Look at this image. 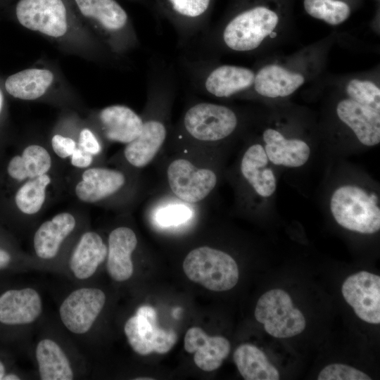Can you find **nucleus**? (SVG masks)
Returning <instances> with one entry per match:
<instances>
[{
    "label": "nucleus",
    "mask_w": 380,
    "mask_h": 380,
    "mask_svg": "<svg viewBox=\"0 0 380 380\" xmlns=\"http://www.w3.org/2000/svg\"><path fill=\"white\" fill-rule=\"evenodd\" d=\"M80 14L116 53L137 44V37L125 10L115 0H74Z\"/></svg>",
    "instance_id": "3"
},
{
    "label": "nucleus",
    "mask_w": 380,
    "mask_h": 380,
    "mask_svg": "<svg viewBox=\"0 0 380 380\" xmlns=\"http://www.w3.org/2000/svg\"><path fill=\"white\" fill-rule=\"evenodd\" d=\"M78 147L91 155H96L101 151V145L99 141L94 133L87 128H84L80 132Z\"/></svg>",
    "instance_id": "36"
},
{
    "label": "nucleus",
    "mask_w": 380,
    "mask_h": 380,
    "mask_svg": "<svg viewBox=\"0 0 380 380\" xmlns=\"http://www.w3.org/2000/svg\"><path fill=\"white\" fill-rule=\"evenodd\" d=\"M51 145L56 155L62 158L70 156L77 147L76 142L72 139L60 134L52 137Z\"/></svg>",
    "instance_id": "35"
},
{
    "label": "nucleus",
    "mask_w": 380,
    "mask_h": 380,
    "mask_svg": "<svg viewBox=\"0 0 380 380\" xmlns=\"http://www.w3.org/2000/svg\"><path fill=\"white\" fill-rule=\"evenodd\" d=\"M269 159L260 144H253L245 151L240 163L243 177L260 197L269 198L276 191L277 179L269 166Z\"/></svg>",
    "instance_id": "18"
},
{
    "label": "nucleus",
    "mask_w": 380,
    "mask_h": 380,
    "mask_svg": "<svg viewBox=\"0 0 380 380\" xmlns=\"http://www.w3.org/2000/svg\"><path fill=\"white\" fill-rule=\"evenodd\" d=\"M15 14L24 27L47 37H62L68 29V12L63 0H20Z\"/></svg>",
    "instance_id": "11"
},
{
    "label": "nucleus",
    "mask_w": 380,
    "mask_h": 380,
    "mask_svg": "<svg viewBox=\"0 0 380 380\" xmlns=\"http://www.w3.org/2000/svg\"><path fill=\"white\" fill-rule=\"evenodd\" d=\"M330 210L342 227L372 234L380 229L379 198L376 194L358 185L345 184L332 193Z\"/></svg>",
    "instance_id": "2"
},
{
    "label": "nucleus",
    "mask_w": 380,
    "mask_h": 380,
    "mask_svg": "<svg viewBox=\"0 0 380 380\" xmlns=\"http://www.w3.org/2000/svg\"><path fill=\"white\" fill-rule=\"evenodd\" d=\"M1 103H2V100H1V94H0V110H1Z\"/></svg>",
    "instance_id": "43"
},
{
    "label": "nucleus",
    "mask_w": 380,
    "mask_h": 380,
    "mask_svg": "<svg viewBox=\"0 0 380 380\" xmlns=\"http://www.w3.org/2000/svg\"><path fill=\"white\" fill-rule=\"evenodd\" d=\"M92 156L93 155L81 148L76 147L71 155V163L77 167H87L90 165L93 160Z\"/></svg>",
    "instance_id": "37"
},
{
    "label": "nucleus",
    "mask_w": 380,
    "mask_h": 380,
    "mask_svg": "<svg viewBox=\"0 0 380 380\" xmlns=\"http://www.w3.org/2000/svg\"><path fill=\"white\" fill-rule=\"evenodd\" d=\"M277 13L265 6H255L236 15L224 27L221 39L229 49L247 52L256 49L277 27Z\"/></svg>",
    "instance_id": "6"
},
{
    "label": "nucleus",
    "mask_w": 380,
    "mask_h": 380,
    "mask_svg": "<svg viewBox=\"0 0 380 380\" xmlns=\"http://www.w3.org/2000/svg\"><path fill=\"white\" fill-rule=\"evenodd\" d=\"M75 187L77 198L95 203L118 192L125 183L124 174L117 170L93 167L85 170Z\"/></svg>",
    "instance_id": "21"
},
{
    "label": "nucleus",
    "mask_w": 380,
    "mask_h": 380,
    "mask_svg": "<svg viewBox=\"0 0 380 380\" xmlns=\"http://www.w3.org/2000/svg\"><path fill=\"white\" fill-rule=\"evenodd\" d=\"M75 217L68 213H61L51 220L42 223L34 236V248L37 255L44 260L58 254L63 241L73 231Z\"/></svg>",
    "instance_id": "24"
},
{
    "label": "nucleus",
    "mask_w": 380,
    "mask_h": 380,
    "mask_svg": "<svg viewBox=\"0 0 380 380\" xmlns=\"http://www.w3.org/2000/svg\"><path fill=\"white\" fill-rule=\"evenodd\" d=\"M106 268L116 281L128 280L133 274L132 254L137 246L134 232L127 227L113 229L108 236Z\"/></svg>",
    "instance_id": "17"
},
{
    "label": "nucleus",
    "mask_w": 380,
    "mask_h": 380,
    "mask_svg": "<svg viewBox=\"0 0 380 380\" xmlns=\"http://www.w3.org/2000/svg\"><path fill=\"white\" fill-rule=\"evenodd\" d=\"M234 361L246 380H278V370L269 362L265 354L256 346L245 343L234 353Z\"/></svg>",
    "instance_id": "28"
},
{
    "label": "nucleus",
    "mask_w": 380,
    "mask_h": 380,
    "mask_svg": "<svg viewBox=\"0 0 380 380\" xmlns=\"http://www.w3.org/2000/svg\"><path fill=\"white\" fill-rule=\"evenodd\" d=\"M51 166L48 151L39 145L26 147L22 156H14L8 165V173L13 179L23 181L46 174Z\"/></svg>",
    "instance_id": "29"
},
{
    "label": "nucleus",
    "mask_w": 380,
    "mask_h": 380,
    "mask_svg": "<svg viewBox=\"0 0 380 380\" xmlns=\"http://www.w3.org/2000/svg\"><path fill=\"white\" fill-rule=\"evenodd\" d=\"M183 38L192 37L201 27L211 0H160Z\"/></svg>",
    "instance_id": "25"
},
{
    "label": "nucleus",
    "mask_w": 380,
    "mask_h": 380,
    "mask_svg": "<svg viewBox=\"0 0 380 380\" xmlns=\"http://www.w3.org/2000/svg\"><path fill=\"white\" fill-rule=\"evenodd\" d=\"M184 349L194 353L196 365L205 372L219 368L230 352L229 341L221 336H208L201 328L191 327L184 336Z\"/></svg>",
    "instance_id": "15"
},
{
    "label": "nucleus",
    "mask_w": 380,
    "mask_h": 380,
    "mask_svg": "<svg viewBox=\"0 0 380 380\" xmlns=\"http://www.w3.org/2000/svg\"><path fill=\"white\" fill-rule=\"evenodd\" d=\"M238 124V116L229 107L202 101L187 108L181 121L180 130L194 141L213 144L229 137Z\"/></svg>",
    "instance_id": "5"
},
{
    "label": "nucleus",
    "mask_w": 380,
    "mask_h": 380,
    "mask_svg": "<svg viewBox=\"0 0 380 380\" xmlns=\"http://www.w3.org/2000/svg\"><path fill=\"white\" fill-rule=\"evenodd\" d=\"M4 380H18L20 379V377L15 374H8L5 375L3 378Z\"/></svg>",
    "instance_id": "39"
},
{
    "label": "nucleus",
    "mask_w": 380,
    "mask_h": 380,
    "mask_svg": "<svg viewBox=\"0 0 380 380\" xmlns=\"http://www.w3.org/2000/svg\"><path fill=\"white\" fill-rule=\"evenodd\" d=\"M53 72L44 68H28L9 76L5 82L6 91L22 100L42 96L53 83Z\"/></svg>",
    "instance_id": "26"
},
{
    "label": "nucleus",
    "mask_w": 380,
    "mask_h": 380,
    "mask_svg": "<svg viewBox=\"0 0 380 380\" xmlns=\"http://www.w3.org/2000/svg\"><path fill=\"white\" fill-rule=\"evenodd\" d=\"M43 310L39 293L32 288L11 289L0 296V322L24 325L35 322Z\"/></svg>",
    "instance_id": "16"
},
{
    "label": "nucleus",
    "mask_w": 380,
    "mask_h": 380,
    "mask_svg": "<svg viewBox=\"0 0 380 380\" xmlns=\"http://www.w3.org/2000/svg\"><path fill=\"white\" fill-rule=\"evenodd\" d=\"M108 246L101 236L94 232L82 235L69 261V267L74 276L87 279L96 272L99 266L107 257Z\"/></svg>",
    "instance_id": "22"
},
{
    "label": "nucleus",
    "mask_w": 380,
    "mask_h": 380,
    "mask_svg": "<svg viewBox=\"0 0 380 380\" xmlns=\"http://www.w3.org/2000/svg\"><path fill=\"white\" fill-rule=\"evenodd\" d=\"M5 376V367L1 361H0V380L3 379Z\"/></svg>",
    "instance_id": "40"
},
{
    "label": "nucleus",
    "mask_w": 380,
    "mask_h": 380,
    "mask_svg": "<svg viewBox=\"0 0 380 380\" xmlns=\"http://www.w3.org/2000/svg\"><path fill=\"white\" fill-rule=\"evenodd\" d=\"M11 260L10 255L5 251L0 249V269L6 267Z\"/></svg>",
    "instance_id": "38"
},
{
    "label": "nucleus",
    "mask_w": 380,
    "mask_h": 380,
    "mask_svg": "<svg viewBox=\"0 0 380 380\" xmlns=\"http://www.w3.org/2000/svg\"><path fill=\"white\" fill-rule=\"evenodd\" d=\"M342 294L354 312L365 322L380 323V277L366 271L348 277Z\"/></svg>",
    "instance_id": "13"
},
{
    "label": "nucleus",
    "mask_w": 380,
    "mask_h": 380,
    "mask_svg": "<svg viewBox=\"0 0 380 380\" xmlns=\"http://www.w3.org/2000/svg\"><path fill=\"white\" fill-rule=\"evenodd\" d=\"M304 8L312 17L332 25L345 21L350 13L349 6L338 0H304Z\"/></svg>",
    "instance_id": "31"
},
{
    "label": "nucleus",
    "mask_w": 380,
    "mask_h": 380,
    "mask_svg": "<svg viewBox=\"0 0 380 380\" xmlns=\"http://www.w3.org/2000/svg\"><path fill=\"white\" fill-rule=\"evenodd\" d=\"M135 379H137V380H141V379H144V380H146V379L152 380L153 379H152V378H137Z\"/></svg>",
    "instance_id": "42"
},
{
    "label": "nucleus",
    "mask_w": 380,
    "mask_h": 380,
    "mask_svg": "<svg viewBox=\"0 0 380 380\" xmlns=\"http://www.w3.org/2000/svg\"><path fill=\"white\" fill-rule=\"evenodd\" d=\"M51 182L49 175L44 174L30 179L17 191L15 203L25 214L37 213L42 208L46 198V188Z\"/></svg>",
    "instance_id": "30"
},
{
    "label": "nucleus",
    "mask_w": 380,
    "mask_h": 380,
    "mask_svg": "<svg viewBox=\"0 0 380 380\" xmlns=\"http://www.w3.org/2000/svg\"><path fill=\"white\" fill-rule=\"evenodd\" d=\"M191 215L190 208L183 205H172L160 209L156 221L163 227L176 226L188 220Z\"/></svg>",
    "instance_id": "34"
},
{
    "label": "nucleus",
    "mask_w": 380,
    "mask_h": 380,
    "mask_svg": "<svg viewBox=\"0 0 380 380\" xmlns=\"http://www.w3.org/2000/svg\"><path fill=\"white\" fill-rule=\"evenodd\" d=\"M167 179L172 192L188 203L204 200L217 182V175L212 169L198 167L183 158H176L168 165Z\"/></svg>",
    "instance_id": "10"
},
{
    "label": "nucleus",
    "mask_w": 380,
    "mask_h": 380,
    "mask_svg": "<svg viewBox=\"0 0 380 380\" xmlns=\"http://www.w3.org/2000/svg\"><path fill=\"white\" fill-rule=\"evenodd\" d=\"M336 114L362 144L374 146L379 144L380 111L348 98L338 103Z\"/></svg>",
    "instance_id": "14"
},
{
    "label": "nucleus",
    "mask_w": 380,
    "mask_h": 380,
    "mask_svg": "<svg viewBox=\"0 0 380 380\" xmlns=\"http://www.w3.org/2000/svg\"><path fill=\"white\" fill-rule=\"evenodd\" d=\"M346 90L349 99L380 111V89L373 82L353 79Z\"/></svg>",
    "instance_id": "32"
},
{
    "label": "nucleus",
    "mask_w": 380,
    "mask_h": 380,
    "mask_svg": "<svg viewBox=\"0 0 380 380\" xmlns=\"http://www.w3.org/2000/svg\"><path fill=\"white\" fill-rule=\"evenodd\" d=\"M263 146L270 163L277 166L299 167L310 156V148L303 140L286 138L277 129L268 128L262 134Z\"/></svg>",
    "instance_id": "19"
},
{
    "label": "nucleus",
    "mask_w": 380,
    "mask_h": 380,
    "mask_svg": "<svg viewBox=\"0 0 380 380\" xmlns=\"http://www.w3.org/2000/svg\"><path fill=\"white\" fill-rule=\"evenodd\" d=\"M305 82L303 76L278 65H267L255 74L253 86L264 97H285L293 94Z\"/></svg>",
    "instance_id": "23"
},
{
    "label": "nucleus",
    "mask_w": 380,
    "mask_h": 380,
    "mask_svg": "<svg viewBox=\"0 0 380 380\" xmlns=\"http://www.w3.org/2000/svg\"><path fill=\"white\" fill-rule=\"evenodd\" d=\"M106 303L104 292L93 287L72 291L62 302L59 316L63 324L75 334L87 333L101 312Z\"/></svg>",
    "instance_id": "12"
},
{
    "label": "nucleus",
    "mask_w": 380,
    "mask_h": 380,
    "mask_svg": "<svg viewBox=\"0 0 380 380\" xmlns=\"http://www.w3.org/2000/svg\"><path fill=\"white\" fill-rule=\"evenodd\" d=\"M124 331L133 350L139 355L169 352L177 341L173 329L159 327L156 310L148 305L140 306L125 324Z\"/></svg>",
    "instance_id": "9"
},
{
    "label": "nucleus",
    "mask_w": 380,
    "mask_h": 380,
    "mask_svg": "<svg viewBox=\"0 0 380 380\" xmlns=\"http://www.w3.org/2000/svg\"><path fill=\"white\" fill-rule=\"evenodd\" d=\"M35 357L42 380H71L74 377L70 362L61 347L50 338L37 345Z\"/></svg>",
    "instance_id": "27"
},
{
    "label": "nucleus",
    "mask_w": 380,
    "mask_h": 380,
    "mask_svg": "<svg viewBox=\"0 0 380 380\" xmlns=\"http://www.w3.org/2000/svg\"><path fill=\"white\" fill-rule=\"evenodd\" d=\"M257 321L276 338H288L300 334L305 328L303 313L293 305L290 296L279 289L262 294L255 310Z\"/></svg>",
    "instance_id": "7"
},
{
    "label": "nucleus",
    "mask_w": 380,
    "mask_h": 380,
    "mask_svg": "<svg viewBox=\"0 0 380 380\" xmlns=\"http://www.w3.org/2000/svg\"><path fill=\"white\" fill-rule=\"evenodd\" d=\"M269 35L270 36V37L274 38L277 36V33L272 31Z\"/></svg>",
    "instance_id": "41"
},
{
    "label": "nucleus",
    "mask_w": 380,
    "mask_h": 380,
    "mask_svg": "<svg viewBox=\"0 0 380 380\" xmlns=\"http://www.w3.org/2000/svg\"><path fill=\"white\" fill-rule=\"evenodd\" d=\"M143 125L138 137L127 144L124 155L132 166L148 165L164 144L167 133V116L173 95V82L166 73L150 77Z\"/></svg>",
    "instance_id": "1"
},
{
    "label": "nucleus",
    "mask_w": 380,
    "mask_h": 380,
    "mask_svg": "<svg viewBox=\"0 0 380 380\" xmlns=\"http://www.w3.org/2000/svg\"><path fill=\"white\" fill-rule=\"evenodd\" d=\"M187 277L213 291L232 289L239 280V268L228 253L209 246L191 251L183 262Z\"/></svg>",
    "instance_id": "4"
},
{
    "label": "nucleus",
    "mask_w": 380,
    "mask_h": 380,
    "mask_svg": "<svg viewBox=\"0 0 380 380\" xmlns=\"http://www.w3.org/2000/svg\"><path fill=\"white\" fill-rule=\"evenodd\" d=\"M192 80L201 91L215 98H229L252 87L255 73L245 67L211 65L208 61L189 64Z\"/></svg>",
    "instance_id": "8"
},
{
    "label": "nucleus",
    "mask_w": 380,
    "mask_h": 380,
    "mask_svg": "<svg viewBox=\"0 0 380 380\" xmlns=\"http://www.w3.org/2000/svg\"><path fill=\"white\" fill-rule=\"evenodd\" d=\"M319 380H370L364 372L343 364H331L325 367L319 374Z\"/></svg>",
    "instance_id": "33"
},
{
    "label": "nucleus",
    "mask_w": 380,
    "mask_h": 380,
    "mask_svg": "<svg viewBox=\"0 0 380 380\" xmlns=\"http://www.w3.org/2000/svg\"><path fill=\"white\" fill-rule=\"evenodd\" d=\"M99 119L108 140L126 144L138 137L143 125L142 117L124 105L105 107L99 112Z\"/></svg>",
    "instance_id": "20"
}]
</instances>
